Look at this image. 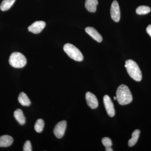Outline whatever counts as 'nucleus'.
<instances>
[{
  "instance_id": "obj_16",
  "label": "nucleus",
  "mask_w": 151,
  "mask_h": 151,
  "mask_svg": "<svg viewBox=\"0 0 151 151\" xmlns=\"http://www.w3.org/2000/svg\"><path fill=\"white\" fill-rule=\"evenodd\" d=\"M16 0H4L0 6V9L2 11L8 10L10 9Z\"/></svg>"
},
{
  "instance_id": "obj_10",
  "label": "nucleus",
  "mask_w": 151,
  "mask_h": 151,
  "mask_svg": "<svg viewBox=\"0 0 151 151\" xmlns=\"http://www.w3.org/2000/svg\"><path fill=\"white\" fill-rule=\"evenodd\" d=\"M85 32L98 42H101L103 40V38L100 34L94 28L87 27L85 28Z\"/></svg>"
},
{
  "instance_id": "obj_21",
  "label": "nucleus",
  "mask_w": 151,
  "mask_h": 151,
  "mask_svg": "<svg viewBox=\"0 0 151 151\" xmlns=\"http://www.w3.org/2000/svg\"><path fill=\"white\" fill-rule=\"evenodd\" d=\"M146 30H147V33L151 37V24L149 25L147 27Z\"/></svg>"
},
{
  "instance_id": "obj_11",
  "label": "nucleus",
  "mask_w": 151,
  "mask_h": 151,
  "mask_svg": "<svg viewBox=\"0 0 151 151\" xmlns=\"http://www.w3.org/2000/svg\"><path fill=\"white\" fill-rule=\"evenodd\" d=\"M13 139L9 135H3L0 137V147H6L11 146L13 142Z\"/></svg>"
},
{
  "instance_id": "obj_22",
  "label": "nucleus",
  "mask_w": 151,
  "mask_h": 151,
  "mask_svg": "<svg viewBox=\"0 0 151 151\" xmlns=\"http://www.w3.org/2000/svg\"><path fill=\"white\" fill-rule=\"evenodd\" d=\"M105 149H106V151H113V149H112V148H111V147H106L105 148Z\"/></svg>"
},
{
  "instance_id": "obj_9",
  "label": "nucleus",
  "mask_w": 151,
  "mask_h": 151,
  "mask_svg": "<svg viewBox=\"0 0 151 151\" xmlns=\"http://www.w3.org/2000/svg\"><path fill=\"white\" fill-rule=\"evenodd\" d=\"M86 103L92 109H96L98 106V102L97 97L90 92H86L85 95Z\"/></svg>"
},
{
  "instance_id": "obj_5",
  "label": "nucleus",
  "mask_w": 151,
  "mask_h": 151,
  "mask_svg": "<svg viewBox=\"0 0 151 151\" xmlns=\"http://www.w3.org/2000/svg\"><path fill=\"white\" fill-rule=\"evenodd\" d=\"M67 127V122L63 121L59 122L56 124L53 130V133L55 137L58 139H61L65 134Z\"/></svg>"
},
{
  "instance_id": "obj_8",
  "label": "nucleus",
  "mask_w": 151,
  "mask_h": 151,
  "mask_svg": "<svg viewBox=\"0 0 151 151\" xmlns=\"http://www.w3.org/2000/svg\"><path fill=\"white\" fill-rule=\"evenodd\" d=\"M45 25L46 24L44 22L41 21H36L28 27V29L29 31L35 34H37L41 32L45 27Z\"/></svg>"
},
{
  "instance_id": "obj_12",
  "label": "nucleus",
  "mask_w": 151,
  "mask_h": 151,
  "mask_svg": "<svg viewBox=\"0 0 151 151\" xmlns=\"http://www.w3.org/2000/svg\"><path fill=\"white\" fill-rule=\"evenodd\" d=\"M98 4V0H86L85 4V7L90 12H95L97 9Z\"/></svg>"
},
{
  "instance_id": "obj_4",
  "label": "nucleus",
  "mask_w": 151,
  "mask_h": 151,
  "mask_svg": "<svg viewBox=\"0 0 151 151\" xmlns=\"http://www.w3.org/2000/svg\"><path fill=\"white\" fill-rule=\"evenodd\" d=\"M63 50L70 58L76 61L83 60V55L81 51L75 46L70 43L65 44L63 46Z\"/></svg>"
},
{
  "instance_id": "obj_3",
  "label": "nucleus",
  "mask_w": 151,
  "mask_h": 151,
  "mask_svg": "<svg viewBox=\"0 0 151 151\" xmlns=\"http://www.w3.org/2000/svg\"><path fill=\"white\" fill-rule=\"evenodd\" d=\"M26 58L21 53L14 52L12 53L9 58V63L15 68H22L26 65Z\"/></svg>"
},
{
  "instance_id": "obj_1",
  "label": "nucleus",
  "mask_w": 151,
  "mask_h": 151,
  "mask_svg": "<svg viewBox=\"0 0 151 151\" xmlns=\"http://www.w3.org/2000/svg\"><path fill=\"white\" fill-rule=\"evenodd\" d=\"M116 100L122 105H128L132 102L133 97L128 86L124 84L119 86L116 92Z\"/></svg>"
},
{
  "instance_id": "obj_17",
  "label": "nucleus",
  "mask_w": 151,
  "mask_h": 151,
  "mask_svg": "<svg viewBox=\"0 0 151 151\" xmlns=\"http://www.w3.org/2000/svg\"><path fill=\"white\" fill-rule=\"evenodd\" d=\"M151 11L150 8L147 6H142L138 7L136 9V13L138 14L144 15L148 14Z\"/></svg>"
},
{
  "instance_id": "obj_20",
  "label": "nucleus",
  "mask_w": 151,
  "mask_h": 151,
  "mask_svg": "<svg viewBox=\"0 0 151 151\" xmlns=\"http://www.w3.org/2000/svg\"><path fill=\"white\" fill-rule=\"evenodd\" d=\"M24 151H32L31 144L29 141H26L23 147Z\"/></svg>"
},
{
  "instance_id": "obj_6",
  "label": "nucleus",
  "mask_w": 151,
  "mask_h": 151,
  "mask_svg": "<svg viewBox=\"0 0 151 151\" xmlns=\"http://www.w3.org/2000/svg\"><path fill=\"white\" fill-rule=\"evenodd\" d=\"M111 18L116 22L120 21L121 18V12L119 3L116 1H114L111 6Z\"/></svg>"
},
{
  "instance_id": "obj_19",
  "label": "nucleus",
  "mask_w": 151,
  "mask_h": 151,
  "mask_svg": "<svg viewBox=\"0 0 151 151\" xmlns=\"http://www.w3.org/2000/svg\"><path fill=\"white\" fill-rule=\"evenodd\" d=\"M102 142L103 145L105 146V148L111 147L112 146V141L110 138L108 137L103 138Z\"/></svg>"
},
{
  "instance_id": "obj_14",
  "label": "nucleus",
  "mask_w": 151,
  "mask_h": 151,
  "mask_svg": "<svg viewBox=\"0 0 151 151\" xmlns=\"http://www.w3.org/2000/svg\"><path fill=\"white\" fill-rule=\"evenodd\" d=\"M18 101L20 104L22 106H29L31 104L29 98L27 97V95L23 92H21L19 94Z\"/></svg>"
},
{
  "instance_id": "obj_23",
  "label": "nucleus",
  "mask_w": 151,
  "mask_h": 151,
  "mask_svg": "<svg viewBox=\"0 0 151 151\" xmlns=\"http://www.w3.org/2000/svg\"><path fill=\"white\" fill-rule=\"evenodd\" d=\"M114 100H116V97H114Z\"/></svg>"
},
{
  "instance_id": "obj_7",
  "label": "nucleus",
  "mask_w": 151,
  "mask_h": 151,
  "mask_svg": "<svg viewBox=\"0 0 151 151\" xmlns=\"http://www.w3.org/2000/svg\"><path fill=\"white\" fill-rule=\"evenodd\" d=\"M103 101L108 116L111 117H113L115 115V111L114 105L111 98L108 95H105L103 97Z\"/></svg>"
},
{
  "instance_id": "obj_2",
  "label": "nucleus",
  "mask_w": 151,
  "mask_h": 151,
  "mask_svg": "<svg viewBox=\"0 0 151 151\" xmlns=\"http://www.w3.org/2000/svg\"><path fill=\"white\" fill-rule=\"evenodd\" d=\"M125 67L131 78L137 81L142 80V72L136 62L132 60H128L126 61Z\"/></svg>"
},
{
  "instance_id": "obj_15",
  "label": "nucleus",
  "mask_w": 151,
  "mask_h": 151,
  "mask_svg": "<svg viewBox=\"0 0 151 151\" xmlns=\"http://www.w3.org/2000/svg\"><path fill=\"white\" fill-rule=\"evenodd\" d=\"M140 134V131L139 129L135 130L132 133V138L129 140L128 142L129 147H132L136 145L139 137Z\"/></svg>"
},
{
  "instance_id": "obj_13",
  "label": "nucleus",
  "mask_w": 151,
  "mask_h": 151,
  "mask_svg": "<svg viewBox=\"0 0 151 151\" xmlns=\"http://www.w3.org/2000/svg\"><path fill=\"white\" fill-rule=\"evenodd\" d=\"M14 116L15 119L18 122L19 124L23 125L25 123V117L21 109H18L14 111Z\"/></svg>"
},
{
  "instance_id": "obj_18",
  "label": "nucleus",
  "mask_w": 151,
  "mask_h": 151,
  "mask_svg": "<svg viewBox=\"0 0 151 151\" xmlns=\"http://www.w3.org/2000/svg\"><path fill=\"white\" fill-rule=\"evenodd\" d=\"M44 127V122L42 119H38L35 125V130L37 133H41L43 131Z\"/></svg>"
}]
</instances>
